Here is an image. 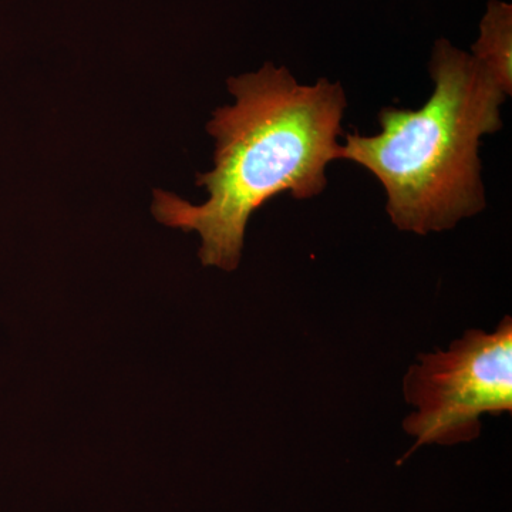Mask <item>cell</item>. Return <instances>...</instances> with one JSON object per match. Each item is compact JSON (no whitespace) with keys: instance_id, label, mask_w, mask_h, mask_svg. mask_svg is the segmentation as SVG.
I'll return each mask as SVG.
<instances>
[{"instance_id":"obj_1","label":"cell","mask_w":512,"mask_h":512,"mask_svg":"<svg viewBox=\"0 0 512 512\" xmlns=\"http://www.w3.org/2000/svg\"><path fill=\"white\" fill-rule=\"evenodd\" d=\"M228 87L237 101L215 111L207 126L217 140L214 170L197 175L210 198L192 205L156 191L153 214L167 227L201 235L202 265L234 271L256 210L284 192L306 200L325 191L326 167L340 160L348 100L340 83L302 86L272 63L231 77Z\"/></svg>"},{"instance_id":"obj_2","label":"cell","mask_w":512,"mask_h":512,"mask_svg":"<svg viewBox=\"0 0 512 512\" xmlns=\"http://www.w3.org/2000/svg\"><path fill=\"white\" fill-rule=\"evenodd\" d=\"M430 74L434 92L421 109L386 107L379 134H348L340 148V160L362 165L383 185L393 224L420 235L484 210L478 147L503 127L507 97L476 57L446 39L434 45Z\"/></svg>"},{"instance_id":"obj_3","label":"cell","mask_w":512,"mask_h":512,"mask_svg":"<svg viewBox=\"0 0 512 512\" xmlns=\"http://www.w3.org/2000/svg\"><path fill=\"white\" fill-rule=\"evenodd\" d=\"M416 412L403 427L421 444H450L480 436L483 414L512 410V320L491 333L468 330L447 352L419 356L404 377Z\"/></svg>"},{"instance_id":"obj_4","label":"cell","mask_w":512,"mask_h":512,"mask_svg":"<svg viewBox=\"0 0 512 512\" xmlns=\"http://www.w3.org/2000/svg\"><path fill=\"white\" fill-rule=\"evenodd\" d=\"M471 55L503 87L512 90V6L504 0H490L480 23V36Z\"/></svg>"}]
</instances>
